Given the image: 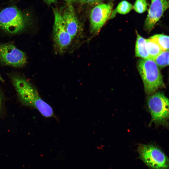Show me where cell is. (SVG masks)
<instances>
[{
	"instance_id": "10",
	"label": "cell",
	"mask_w": 169,
	"mask_h": 169,
	"mask_svg": "<svg viewBox=\"0 0 169 169\" xmlns=\"http://www.w3.org/2000/svg\"><path fill=\"white\" fill-rule=\"evenodd\" d=\"M61 16L67 32L74 40L78 35L80 27L72 4H68Z\"/></svg>"
},
{
	"instance_id": "8",
	"label": "cell",
	"mask_w": 169,
	"mask_h": 169,
	"mask_svg": "<svg viewBox=\"0 0 169 169\" xmlns=\"http://www.w3.org/2000/svg\"><path fill=\"white\" fill-rule=\"evenodd\" d=\"M112 9L110 3H100L91 10L90 15V33L93 34L98 33L110 18Z\"/></svg>"
},
{
	"instance_id": "11",
	"label": "cell",
	"mask_w": 169,
	"mask_h": 169,
	"mask_svg": "<svg viewBox=\"0 0 169 169\" xmlns=\"http://www.w3.org/2000/svg\"><path fill=\"white\" fill-rule=\"evenodd\" d=\"M137 38L135 45L136 57L143 59H150L147 50L146 39L140 35L136 31Z\"/></svg>"
},
{
	"instance_id": "4",
	"label": "cell",
	"mask_w": 169,
	"mask_h": 169,
	"mask_svg": "<svg viewBox=\"0 0 169 169\" xmlns=\"http://www.w3.org/2000/svg\"><path fill=\"white\" fill-rule=\"evenodd\" d=\"M147 106L151 115L150 124L156 125H168L169 119V100L161 92L150 95L147 100Z\"/></svg>"
},
{
	"instance_id": "2",
	"label": "cell",
	"mask_w": 169,
	"mask_h": 169,
	"mask_svg": "<svg viewBox=\"0 0 169 169\" xmlns=\"http://www.w3.org/2000/svg\"><path fill=\"white\" fill-rule=\"evenodd\" d=\"M31 16L16 7L4 8L0 11V29L11 34L22 32L32 23Z\"/></svg>"
},
{
	"instance_id": "16",
	"label": "cell",
	"mask_w": 169,
	"mask_h": 169,
	"mask_svg": "<svg viewBox=\"0 0 169 169\" xmlns=\"http://www.w3.org/2000/svg\"><path fill=\"white\" fill-rule=\"evenodd\" d=\"M147 6L146 0H136L133 8L137 13H142L147 10Z\"/></svg>"
},
{
	"instance_id": "15",
	"label": "cell",
	"mask_w": 169,
	"mask_h": 169,
	"mask_svg": "<svg viewBox=\"0 0 169 169\" xmlns=\"http://www.w3.org/2000/svg\"><path fill=\"white\" fill-rule=\"evenodd\" d=\"M133 8L132 5L125 0L121 2L118 5L114 11L112 13V17H114L116 13L125 14L129 13Z\"/></svg>"
},
{
	"instance_id": "7",
	"label": "cell",
	"mask_w": 169,
	"mask_h": 169,
	"mask_svg": "<svg viewBox=\"0 0 169 169\" xmlns=\"http://www.w3.org/2000/svg\"><path fill=\"white\" fill-rule=\"evenodd\" d=\"M0 61L5 65L16 67L25 65L27 62L26 54L10 44H0Z\"/></svg>"
},
{
	"instance_id": "14",
	"label": "cell",
	"mask_w": 169,
	"mask_h": 169,
	"mask_svg": "<svg viewBox=\"0 0 169 169\" xmlns=\"http://www.w3.org/2000/svg\"><path fill=\"white\" fill-rule=\"evenodd\" d=\"M150 38L154 40L158 44L163 51L168 50V36L158 34L153 35Z\"/></svg>"
},
{
	"instance_id": "1",
	"label": "cell",
	"mask_w": 169,
	"mask_h": 169,
	"mask_svg": "<svg viewBox=\"0 0 169 169\" xmlns=\"http://www.w3.org/2000/svg\"><path fill=\"white\" fill-rule=\"evenodd\" d=\"M18 98L24 105L38 110L43 116L53 117L58 120L52 108L40 96L36 88L24 77L18 75L11 77Z\"/></svg>"
},
{
	"instance_id": "20",
	"label": "cell",
	"mask_w": 169,
	"mask_h": 169,
	"mask_svg": "<svg viewBox=\"0 0 169 169\" xmlns=\"http://www.w3.org/2000/svg\"><path fill=\"white\" fill-rule=\"evenodd\" d=\"M68 4H72L73 3L75 2V0H64Z\"/></svg>"
},
{
	"instance_id": "22",
	"label": "cell",
	"mask_w": 169,
	"mask_h": 169,
	"mask_svg": "<svg viewBox=\"0 0 169 169\" xmlns=\"http://www.w3.org/2000/svg\"><path fill=\"white\" fill-rule=\"evenodd\" d=\"M103 0H98L96 3H100V2H101V1Z\"/></svg>"
},
{
	"instance_id": "19",
	"label": "cell",
	"mask_w": 169,
	"mask_h": 169,
	"mask_svg": "<svg viewBox=\"0 0 169 169\" xmlns=\"http://www.w3.org/2000/svg\"><path fill=\"white\" fill-rule=\"evenodd\" d=\"M3 100L2 97L0 92V111L3 108Z\"/></svg>"
},
{
	"instance_id": "3",
	"label": "cell",
	"mask_w": 169,
	"mask_h": 169,
	"mask_svg": "<svg viewBox=\"0 0 169 169\" xmlns=\"http://www.w3.org/2000/svg\"><path fill=\"white\" fill-rule=\"evenodd\" d=\"M137 68L146 94L151 95L159 89L165 87L162 75L153 60L151 59H140L137 63Z\"/></svg>"
},
{
	"instance_id": "5",
	"label": "cell",
	"mask_w": 169,
	"mask_h": 169,
	"mask_svg": "<svg viewBox=\"0 0 169 169\" xmlns=\"http://www.w3.org/2000/svg\"><path fill=\"white\" fill-rule=\"evenodd\" d=\"M137 151L141 159L151 169H168L169 159L159 147L152 145L140 144Z\"/></svg>"
},
{
	"instance_id": "18",
	"label": "cell",
	"mask_w": 169,
	"mask_h": 169,
	"mask_svg": "<svg viewBox=\"0 0 169 169\" xmlns=\"http://www.w3.org/2000/svg\"><path fill=\"white\" fill-rule=\"evenodd\" d=\"M44 1L48 4L50 5L51 4L54 3H56L57 0H44Z\"/></svg>"
},
{
	"instance_id": "6",
	"label": "cell",
	"mask_w": 169,
	"mask_h": 169,
	"mask_svg": "<svg viewBox=\"0 0 169 169\" xmlns=\"http://www.w3.org/2000/svg\"><path fill=\"white\" fill-rule=\"evenodd\" d=\"M53 9L54 15L53 27L54 50L57 54H62L69 49L74 40L65 28L61 14L57 8Z\"/></svg>"
},
{
	"instance_id": "13",
	"label": "cell",
	"mask_w": 169,
	"mask_h": 169,
	"mask_svg": "<svg viewBox=\"0 0 169 169\" xmlns=\"http://www.w3.org/2000/svg\"><path fill=\"white\" fill-rule=\"evenodd\" d=\"M158 67L163 68L169 64L168 50L162 51L154 59Z\"/></svg>"
},
{
	"instance_id": "12",
	"label": "cell",
	"mask_w": 169,
	"mask_h": 169,
	"mask_svg": "<svg viewBox=\"0 0 169 169\" xmlns=\"http://www.w3.org/2000/svg\"><path fill=\"white\" fill-rule=\"evenodd\" d=\"M146 41L149 58L153 60L163 50L158 44L151 38L146 39Z\"/></svg>"
},
{
	"instance_id": "9",
	"label": "cell",
	"mask_w": 169,
	"mask_h": 169,
	"mask_svg": "<svg viewBox=\"0 0 169 169\" xmlns=\"http://www.w3.org/2000/svg\"><path fill=\"white\" fill-rule=\"evenodd\" d=\"M168 7V0H151L145 22V30L148 32L151 31Z\"/></svg>"
},
{
	"instance_id": "21",
	"label": "cell",
	"mask_w": 169,
	"mask_h": 169,
	"mask_svg": "<svg viewBox=\"0 0 169 169\" xmlns=\"http://www.w3.org/2000/svg\"><path fill=\"white\" fill-rule=\"evenodd\" d=\"M0 80L3 82H4V79L2 78L0 74Z\"/></svg>"
},
{
	"instance_id": "17",
	"label": "cell",
	"mask_w": 169,
	"mask_h": 169,
	"mask_svg": "<svg viewBox=\"0 0 169 169\" xmlns=\"http://www.w3.org/2000/svg\"><path fill=\"white\" fill-rule=\"evenodd\" d=\"M98 0H75L77 2L82 4H93L96 3Z\"/></svg>"
}]
</instances>
